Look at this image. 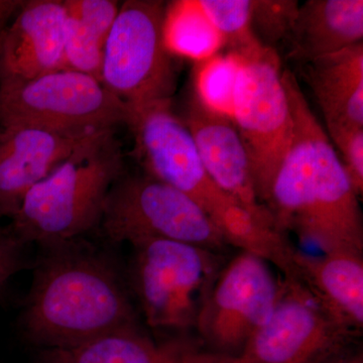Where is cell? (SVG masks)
<instances>
[{
    "label": "cell",
    "mask_w": 363,
    "mask_h": 363,
    "mask_svg": "<svg viewBox=\"0 0 363 363\" xmlns=\"http://www.w3.org/2000/svg\"><path fill=\"white\" fill-rule=\"evenodd\" d=\"M167 7L160 0L124 1L105 43L100 81L130 116L175 94V66L164 40Z\"/></svg>",
    "instance_id": "cell-4"
},
{
    "label": "cell",
    "mask_w": 363,
    "mask_h": 363,
    "mask_svg": "<svg viewBox=\"0 0 363 363\" xmlns=\"http://www.w3.org/2000/svg\"><path fill=\"white\" fill-rule=\"evenodd\" d=\"M130 117L128 106L99 80L69 69L0 86V128L87 135L116 130Z\"/></svg>",
    "instance_id": "cell-5"
},
{
    "label": "cell",
    "mask_w": 363,
    "mask_h": 363,
    "mask_svg": "<svg viewBox=\"0 0 363 363\" xmlns=\"http://www.w3.org/2000/svg\"><path fill=\"white\" fill-rule=\"evenodd\" d=\"M101 133L76 135L23 126L0 128V218L13 219L33 186Z\"/></svg>",
    "instance_id": "cell-14"
},
{
    "label": "cell",
    "mask_w": 363,
    "mask_h": 363,
    "mask_svg": "<svg viewBox=\"0 0 363 363\" xmlns=\"http://www.w3.org/2000/svg\"><path fill=\"white\" fill-rule=\"evenodd\" d=\"M38 363H220L199 341L175 338L157 343L130 326L70 348L45 350Z\"/></svg>",
    "instance_id": "cell-17"
},
{
    "label": "cell",
    "mask_w": 363,
    "mask_h": 363,
    "mask_svg": "<svg viewBox=\"0 0 363 363\" xmlns=\"http://www.w3.org/2000/svg\"><path fill=\"white\" fill-rule=\"evenodd\" d=\"M238 68L240 59L233 52L217 54L197 62L194 78L196 95L213 111L233 116Z\"/></svg>",
    "instance_id": "cell-21"
},
{
    "label": "cell",
    "mask_w": 363,
    "mask_h": 363,
    "mask_svg": "<svg viewBox=\"0 0 363 363\" xmlns=\"http://www.w3.org/2000/svg\"><path fill=\"white\" fill-rule=\"evenodd\" d=\"M331 142L363 128V43L301 65Z\"/></svg>",
    "instance_id": "cell-16"
},
{
    "label": "cell",
    "mask_w": 363,
    "mask_h": 363,
    "mask_svg": "<svg viewBox=\"0 0 363 363\" xmlns=\"http://www.w3.org/2000/svg\"><path fill=\"white\" fill-rule=\"evenodd\" d=\"M116 242L168 240L221 252L227 245L209 215L187 195L147 174L113 184L101 224Z\"/></svg>",
    "instance_id": "cell-8"
},
{
    "label": "cell",
    "mask_w": 363,
    "mask_h": 363,
    "mask_svg": "<svg viewBox=\"0 0 363 363\" xmlns=\"http://www.w3.org/2000/svg\"><path fill=\"white\" fill-rule=\"evenodd\" d=\"M281 284L269 321L220 363H325L355 347L360 334L332 320L297 281Z\"/></svg>",
    "instance_id": "cell-11"
},
{
    "label": "cell",
    "mask_w": 363,
    "mask_h": 363,
    "mask_svg": "<svg viewBox=\"0 0 363 363\" xmlns=\"http://www.w3.org/2000/svg\"><path fill=\"white\" fill-rule=\"evenodd\" d=\"M164 40L171 54L197 62L211 58L224 47L196 1H176L167 7Z\"/></svg>",
    "instance_id": "cell-19"
},
{
    "label": "cell",
    "mask_w": 363,
    "mask_h": 363,
    "mask_svg": "<svg viewBox=\"0 0 363 363\" xmlns=\"http://www.w3.org/2000/svg\"><path fill=\"white\" fill-rule=\"evenodd\" d=\"M228 52L245 55L260 49L250 28L252 0H196Z\"/></svg>",
    "instance_id": "cell-20"
},
{
    "label": "cell",
    "mask_w": 363,
    "mask_h": 363,
    "mask_svg": "<svg viewBox=\"0 0 363 363\" xmlns=\"http://www.w3.org/2000/svg\"><path fill=\"white\" fill-rule=\"evenodd\" d=\"M296 281L322 311L348 330L363 329V255L296 250Z\"/></svg>",
    "instance_id": "cell-15"
},
{
    "label": "cell",
    "mask_w": 363,
    "mask_h": 363,
    "mask_svg": "<svg viewBox=\"0 0 363 363\" xmlns=\"http://www.w3.org/2000/svg\"><path fill=\"white\" fill-rule=\"evenodd\" d=\"M362 40V0H308L298 6L286 57L304 65Z\"/></svg>",
    "instance_id": "cell-18"
},
{
    "label": "cell",
    "mask_w": 363,
    "mask_h": 363,
    "mask_svg": "<svg viewBox=\"0 0 363 363\" xmlns=\"http://www.w3.org/2000/svg\"><path fill=\"white\" fill-rule=\"evenodd\" d=\"M126 126L135 138L133 154L145 174L194 200L220 231L240 204L208 176L187 124L174 111L172 101L135 112Z\"/></svg>",
    "instance_id": "cell-10"
},
{
    "label": "cell",
    "mask_w": 363,
    "mask_h": 363,
    "mask_svg": "<svg viewBox=\"0 0 363 363\" xmlns=\"http://www.w3.org/2000/svg\"><path fill=\"white\" fill-rule=\"evenodd\" d=\"M0 229H1V228H0Z\"/></svg>",
    "instance_id": "cell-27"
},
{
    "label": "cell",
    "mask_w": 363,
    "mask_h": 363,
    "mask_svg": "<svg viewBox=\"0 0 363 363\" xmlns=\"http://www.w3.org/2000/svg\"><path fill=\"white\" fill-rule=\"evenodd\" d=\"M332 143L340 150L344 168L360 197L363 193V128L348 131Z\"/></svg>",
    "instance_id": "cell-24"
},
{
    "label": "cell",
    "mask_w": 363,
    "mask_h": 363,
    "mask_svg": "<svg viewBox=\"0 0 363 363\" xmlns=\"http://www.w3.org/2000/svg\"><path fill=\"white\" fill-rule=\"evenodd\" d=\"M123 173L116 130L99 133L28 191L9 231L21 245L75 240L101 224L111 189Z\"/></svg>",
    "instance_id": "cell-3"
},
{
    "label": "cell",
    "mask_w": 363,
    "mask_h": 363,
    "mask_svg": "<svg viewBox=\"0 0 363 363\" xmlns=\"http://www.w3.org/2000/svg\"><path fill=\"white\" fill-rule=\"evenodd\" d=\"M182 118L215 185L259 220L278 228L271 211L255 193L250 157L233 118L208 107L195 92L188 100Z\"/></svg>",
    "instance_id": "cell-13"
},
{
    "label": "cell",
    "mask_w": 363,
    "mask_h": 363,
    "mask_svg": "<svg viewBox=\"0 0 363 363\" xmlns=\"http://www.w3.org/2000/svg\"><path fill=\"white\" fill-rule=\"evenodd\" d=\"M281 285L266 260L238 253L221 267L198 313L194 328L203 348L219 357L240 354L269 321Z\"/></svg>",
    "instance_id": "cell-9"
},
{
    "label": "cell",
    "mask_w": 363,
    "mask_h": 363,
    "mask_svg": "<svg viewBox=\"0 0 363 363\" xmlns=\"http://www.w3.org/2000/svg\"><path fill=\"white\" fill-rule=\"evenodd\" d=\"M64 0L21 1L0 26V86L18 84L64 66Z\"/></svg>",
    "instance_id": "cell-12"
},
{
    "label": "cell",
    "mask_w": 363,
    "mask_h": 363,
    "mask_svg": "<svg viewBox=\"0 0 363 363\" xmlns=\"http://www.w3.org/2000/svg\"><path fill=\"white\" fill-rule=\"evenodd\" d=\"M298 6L296 0H252L250 28L257 42L276 52L286 45Z\"/></svg>",
    "instance_id": "cell-23"
},
{
    "label": "cell",
    "mask_w": 363,
    "mask_h": 363,
    "mask_svg": "<svg viewBox=\"0 0 363 363\" xmlns=\"http://www.w3.org/2000/svg\"><path fill=\"white\" fill-rule=\"evenodd\" d=\"M21 245L11 231L0 229V290L18 269Z\"/></svg>",
    "instance_id": "cell-25"
},
{
    "label": "cell",
    "mask_w": 363,
    "mask_h": 363,
    "mask_svg": "<svg viewBox=\"0 0 363 363\" xmlns=\"http://www.w3.org/2000/svg\"><path fill=\"white\" fill-rule=\"evenodd\" d=\"M293 138L267 209L281 233L292 231L323 253L363 255L359 196L292 72L283 71Z\"/></svg>",
    "instance_id": "cell-1"
},
{
    "label": "cell",
    "mask_w": 363,
    "mask_h": 363,
    "mask_svg": "<svg viewBox=\"0 0 363 363\" xmlns=\"http://www.w3.org/2000/svg\"><path fill=\"white\" fill-rule=\"evenodd\" d=\"M131 245L133 290L147 324L177 331L194 328L203 301L221 269L220 255L157 238Z\"/></svg>",
    "instance_id": "cell-7"
},
{
    "label": "cell",
    "mask_w": 363,
    "mask_h": 363,
    "mask_svg": "<svg viewBox=\"0 0 363 363\" xmlns=\"http://www.w3.org/2000/svg\"><path fill=\"white\" fill-rule=\"evenodd\" d=\"M325 363H363V353L354 347Z\"/></svg>",
    "instance_id": "cell-26"
},
{
    "label": "cell",
    "mask_w": 363,
    "mask_h": 363,
    "mask_svg": "<svg viewBox=\"0 0 363 363\" xmlns=\"http://www.w3.org/2000/svg\"><path fill=\"white\" fill-rule=\"evenodd\" d=\"M106 40L93 26L66 9L64 35L65 69L86 74L100 81Z\"/></svg>",
    "instance_id": "cell-22"
},
{
    "label": "cell",
    "mask_w": 363,
    "mask_h": 363,
    "mask_svg": "<svg viewBox=\"0 0 363 363\" xmlns=\"http://www.w3.org/2000/svg\"><path fill=\"white\" fill-rule=\"evenodd\" d=\"M238 59L231 118L250 157L255 193L267 207L292 142V112L278 52L262 47Z\"/></svg>",
    "instance_id": "cell-6"
},
{
    "label": "cell",
    "mask_w": 363,
    "mask_h": 363,
    "mask_svg": "<svg viewBox=\"0 0 363 363\" xmlns=\"http://www.w3.org/2000/svg\"><path fill=\"white\" fill-rule=\"evenodd\" d=\"M72 245H52L26 302V334L45 350L74 347L135 326L130 298L112 267Z\"/></svg>",
    "instance_id": "cell-2"
}]
</instances>
